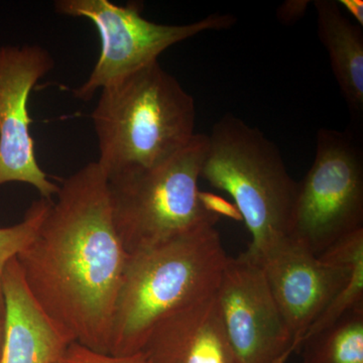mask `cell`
Here are the masks:
<instances>
[{
  "mask_svg": "<svg viewBox=\"0 0 363 363\" xmlns=\"http://www.w3.org/2000/svg\"><path fill=\"white\" fill-rule=\"evenodd\" d=\"M350 274L345 286L339 291L330 305L308 329L302 343L308 338L330 327L345 313L363 306V245L357 248L350 262ZM301 343V345H302Z\"/></svg>",
  "mask_w": 363,
  "mask_h": 363,
  "instance_id": "obj_16",
  "label": "cell"
},
{
  "mask_svg": "<svg viewBox=\"0 0 363 363\" xmlns=\"http://www.w3.org/2000/svg\"><path fill=\"white\" fill-rule=\"evenodd\" d=\"M55 363H67L66 362H64V360H61V362H55Z\"/></svg>",
  "mask_w": 363,
  "mask_h": 363,
  "instance_id": "obj_22",
  "label": "cell"
},
{
  "mask_svg": "<svg viewBox=\"0 0 363 363\" xmlns=\"http://www.w3.org/2000/svg\"><path fill=\"white\" fill-rule=\"evenodd\" d=\"M4 336L0 363L61 362L72 342L28 292L16 257L2 276Z\"/></svg>",
  "mask_w": 363,
  "mask_h": 363,
  "instance_id": "obj_12",
  "label": "cell"
},
{
  "mask_svg": "<svg viewBox=\"0 0 363 363\" xmlns=\"http://www.w3.org/2000/svg\"><path fill=\"white\" fill-rule=\"evenodd\" d=\"M54 7L62 16L87 18L99 35V58L87 80L73 92L85 102L98 90L157 61L172 45L238 23L233 14L212 13L187 25H162L143 18L142 6L135 2L118 6L109 0H57Z\"/></svg>",
  "mask_w": 363,
  "mask_h": 363,
  "instance_id": "obj_7",
  "label": "cell"
},
{
  "mask_svg": "<svg viewBox=\"0 0 363 363\" xmlns=\"http://www.w3.org/2000/svg\"><path fill=\"white\" fill-rule=\"evenodd\" d=\"M216 298L238 363L286 362L292 339L260 264L245 253L228 257Z\"/></svg>",
  "mask_w": 363,
  "mask_h": 363,
  "instance_id": "obj_9",
  "label": "cell"
},
{
  "mask_svg": "<svg viewBox=\"0 0 363 363\" xmlns=\"http://www.w3.org/2000/svg\"><path fill=\"white\" fill-rule=\"evenodd\" d=\"M63 360L67 363H147L142 352L124 357H114L87 350L78 343H72L69 346Z\"/></svg>",
  "mask_w": 363,
  "mask_h": 363,
  "instance_id": "obj_17",
  "label": "cell"
},
{
  "mask_svg": "<svg viewBox=\"0 0 363 363\" xmlns=\"http://www.w3.org/2000/svg\"><path fill=\"white\" fill-rule=\"evenodd\" d=\"M100 91L91 119L107 182L156 168L196 135L194 98L159 61Z\"/></svg>",
  "mask_w": 363,
  "mask_h": 363,
  "instance_id": "obj_2",
  "label": "cell"
},
{
  "mask_svg": "<svg viewBox=\"0 0 363 363\" xmlns=\"http://www.w3.org/2000/svg\"><path fill=\"white\" fill-rule=\"evenodd\" d=\"M339 6H342L347 13L357 21L358 26H363V2L362 0H340Z\"/></svg>",
  "mask_w": 363,
  "mask_h": 363,
  "instance_id": "obj_20",
  "label": "cell"
},
{
  "mask_svg": "<svg viewBox=\"0 0 363 363\" xmlns=\"http://www.w3.org/2000/svg\"><path fill=\"white\" fill-rule=\"evenodd\" d=\"M302 363H363V306L301 345Z\"/></svg>",
  "mask_w": 363,
  "mask_h": 363,
  "instance_id": "obj_14",
  "label": "cell"
},
{
  "mask_svg": "<svg viewBox=\"0 0 363 363\" xmlns=\"http://www.w3.org/2000/svg\"><path fill=\"white\" fill-rule=\"evenodd\" d=\"M362 228V147L350 133L321 128L314 162L298 183L288 236L319 257Z\"/></svg>",
  "mask_w": 363,
  "mask_h": 363,
  "instance_id": "obj_6",
  "label": "cell"
},
{
  "mask_svg": "<svg viewBox=\"0 0 363 363\" xmlns=\"http://www.w3.org/2000/svg\"><path fill=\"white\" fill-rule=\"evenodd\" d=\"M227 259L215 226L130 255L114 309L109 354L140 352L162 319L213 295Z\"/></svg>",
  "mask_w": 363,
  "mask_h": 363,
  "instance_id": "obj_3",
  "label": "cell"
},
{
  "mask_svg": "<svg viewBox=\"0 0 363 363\" xmlns=\"http://www.w3.org/2000/svg\"><path fill=\"white\" fill-rule=\"evenodd\" d=\"M360 245L363 228L345 236L319 257L286 236L257 262L264 269L292 339L293 353L298 352L308 329L347 283L351 257Z\"/></svg>",
  "mask_w": 363,
  "mask_h": 363,
  "instance_id": "obj_8",
  "label": "cell"
},
{
  "mask_svg": "<svg viewBox=\"0 0 363 363\" xmlns=\"http://www.w3.org/2000/svg\"><path fill=\"white\" fill-rule=\"evenodd\" d=\"M311 1L308 0H286L277 11L279 23L293 25L304 16Z\"/></svg>",
  "mask_w": 363,
  "mask_h": 363,
  "instance_id": "obj_19",
  "label": "cell"
},
{
  "mask_svg": "<svg viewBox=\"0 0 363 363\" xmlns=\"http://www.w3.org/2000/svg\"><path fill=\"white\" fill-rule=\"evenodd\" d=\"M318 37L327 52L332 71L352 116L363 111V32L342 13L338 1H314Z\"/></svg>",
  "mask_w": 363,
  "mask_h": 363,
  "instance_id": "obj_13",
  "label": "cell"
},
{
  "mask_svg": "<svg viewBox=\"0 0 363 363\" xmlns=\"http://www.w3.org/2000/svg\"><path fill=\"white\" fill-rule=\"evenodd\" d=\"M54 200L40 198L26 210L20 223L0 228V317L4 318V298L2 291V276L9 260L16 257L37 235L40 225L49 213Z\"/></svg>",
  "mask_w": 363,
  "mask_h": 363,
  "instance_id": "obj_15",
  "label": "cell"
},
{
  "mask_svg": "<svg viewBox=\"0 0 363 363\" xmlns=\"http://www.w3.org/2000/svg\"><path fill=\"white\" fill-rule=\"evenodd\" d=\"M54 66L51 52L42 45H0V186L28 184L48 200L59 186L38 162L28 104L33 88Z\"/></svg>",
  "mask_w": 363,
  "mask_h": 363,
  "instance_id": "obj_10",
  "label": "cell"
},
{
  "mask_svg": "<svg viewBox=\"0 0 363 363\" xmlns=\"http://www.w3.org/2000/svg\"><path fill=\"white\" fill-rule=\"evenodd\" d=\"M207 138L201 178L233 198L252 235L243 253L259 262L288 236L298 183L276 143L233 113L222 116Z\"/></svg>",
  "mask_w": 363,
  "mask_h": 363,
  "instance_id": "obj_4",
  "label": "cell"
},
{
  "mask_svg": "<svg viewBox=\"0 0 363 363\" xmlns=\"http://www.w3.org/2000/svg\"><path fill=\"white\" fill-rule=\"evenodd\" d=\"M140 352L147 363H238L224 331L216 292L162 319Z\"/></svg>",
  "mask_w": 363,
  "mask_h": 363,
  "instance_id": "obj_11",
  "label": "cell"
},
{
  "mask_svg": "<svg viewBox=\"0 0 363 363\" xmlns=\"http://www.w3.org/2000/svg\"><path fill=\"white\" fill-rule=\"evenodd\" d=\"M198 198H199V201L201 203L203 208L209 213L213 214L219 218L223 216L226 218L233 219V220L243 221L242 216H241L240 210L236 207V205L234 203L227 201L221 196L200 190Z\"/></svg>",
  "mask_w": 363,
  "mask_h": 363,
  "instance_id": "obj_18",
  "label": "cell"
},
{
  "mask_svg": "<svg viewBox=\"0 0 363 363\" xmlns=\"http://www.w3.org/2000/svg\"><path fill=\"white\" fill-rule=\"evenodd\" d=\"M57 201L18 255L33 300L72 343L109 354L112 319L130 255L112 221L96 162L59 186Z\"/></svg>",
  "mask_w": 363,
  "mask_h": 363,
  "instance_id": "obj_1",
  "label": "cell"
},
{
  "mask_svg": "<svg viewBox=\"0 0 363 363\" xmlns=\"http://www.w3.org/2000/svg\"><path fill=\"white\" fill-rule=\"evenodd\" d=\"M4 320L0 317V357H1L2 346H4Z\"/></svg>",
  "mask_w": 363,
  "mask_h": 363,
  "instance_id": "obj_21",
  "label": "cell"
},
{
  "mask_svg": "<svg viewBox=\"0 0 363 363\" xmlns=\"http://www.w3.org/2000/svg\"><path fill=\"white\" fill-rule=\"evenodd\" d=\"M207 147V135L196 133L184 149L156 168L108 182L112 221L128 255L200 227L216 225L220 218L207 212L198 198Z\"/></svg>",
  "mask_w": 363,
  "mask_h": 363,
  "instance_id": "obj_5",
  "label": "cell"
}]
</instances>
